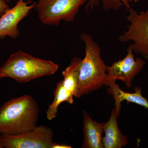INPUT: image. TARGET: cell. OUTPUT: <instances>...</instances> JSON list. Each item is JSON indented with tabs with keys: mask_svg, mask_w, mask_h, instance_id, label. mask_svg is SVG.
Segmentation results:
<instances>
[{
	"mask_svg": "<svg viewBox=\"0 0 148 148\" xmlns=\"http://www.w3.org/2000/svg\"><path fill=\"white\" fill-rule=\"evenodd\" d=\"M80 38L84 42L85 55L80 67L77 98L107 86L108 81L107 66L101 58L99 45L89 34L82 33Z\"/></svg>",
	"mask_w": 148,
	"mask_h": 148,
	"instance_id": "2",
	"label": "cell"
},
{
	"mask_svg": "<svg viewBox=\"0 0 148 148\" xmlns=\"http://www.w3.org/2000/svg\"><path fill=\"white\" fill-rule=\"evenodd\" d=\"M142 1V0H128L129 3L131 2H137L140 1Z\"/></svg>",
	"mask_w": 148,
	"mask_h": 148,
	"instance_id": "17",
	"label": "cell"
},
{
	"mask_svg": "<svg viewBox=\"0 0 148 148\" xmlns=\"http://www.w3.org/2000/svg\"><path fill=\"white\" fill-rule=\"evenodd\" d=\"M72 147L70 146L66 145H60L57 143H54L51 148H71Z\"/></svg>",
	"mask_w": 148,
	"mask_h": 148,
	"instance_id": "16",
	"label": "cell"
},
{
	"mask_svg": "<svg viewBox=\"0 0 148 148\" xmlns=\"http://www.w3.org/2000/svg\"><path fill=\"white\" fill-rule=\"evenodd\" d=\"M58 68V65L53 61L40 59L18 51L12 54L0 68V73L3 78L10 77L17 82L26 83L53 75Z\"/></svg>",
	"mask_w": 148,
	"mask_h": 148,
	"instance_id": "3",
	"label": "cell"
},
{
	"mask_svg": "<svg viewBox=\"0 0 148 148\" xmlns=\"http://www.w3.org/2000/svg\"><path fill=\"white\" fill-rule=\"evenodd\" d=\"M38 1H40V0H38Z\"/></svg>",
	"mask_w": 148,
	"mask_h": 148,
	"instance_id": "21",
	"label": "cell"
},
{
	"mask_svg": "<svg viewBox=\"0 0 148 148\" xmlns=\"http://www.w3.org/2000/svg\"><path fill=\"white\" fill-rule=\"evenodd\" d=\"M128 11L127 19L130 24L127 31L120 36L119 40L122 42L133 41L130 45L133 52L148 61V8L140 13L131 8Z\"/></svg>",
	"mask_w": 148,
	"mask_h": 148,
	"instance_id": "5",
	"label": "cell"
},
{
	"mask_svg": "<svg viewBox=\"0 0 148 148\" xmlns=\"http://www.w3.org/2000/svg\"><path fill=\"white\" fill-rule=\"evenodd\" d=\"M39 108L32 96L14 98L0 108V133L16 135L36 127Z\"/></svg>",
	"mask_w": 148,
	"mask_h": 148,
	"instance_id": "1",
	"label": "cell"
},
{
	"mask_svg": "<svg viewBox=\"0 0 148 148\" xmlns=\"http://www.w3.org/2000/svg\"><path fill=\"white\" fill-rule=\"evenodd\" d=\"M82 60L81 58L74 57L69 66L62 73L64 77L62 81L64 86L75 97L77 92Z\"/></svg>",
	"mask_w": 148,
	"mask_h": 148,
	"instance_id": "12",
	"label": "cell"
},
{
	"mask_svg": "<svg viewBox=\"0 0 148 148\" xmlns=\"http://www.w3.org/2000/svg\"><path fill=\"white\" fill-rule=\"evenodd\" d=\"M83 115L84 140L82 148H104L102 135L104 123L93 121L86 111H84Z\"/></svg>",
	"mask_w": 148,
	"mask_h": 148,
	"instance_id": "9",
	"label": "cell"
},
{
	"mask_svg": "<svg viewBox=\"0 0 148 148\" xmlns=\"http://www.w3.org/2000/svg\"><path fill=\"white\" fill-rule=\"evenodd\" d=\"M2 78H3L2 76L1 75V73H0V79Z\"/></svg>",
	"mask_w": 148,
	"mask_h": 148,
	"instance_id": "20",
	"label": "cell"
},
{
	"mask_svg": "<svg viewBox=\"0 0 148 148\" xmlns=\"http://www.w3.org/2000/svg\"><path fill=\"white\" fill-rule=\"evenodd\" d=\"M1 133H0V148H4V147H3L1 141Z\"/></svg>",
	"mask_w": 148,
	"mask_h": 148,
	"instance_id": "18",
	"label": "cell"
},
{
	"mask_svg": "<svg viewBox=\"0 0 148 148\" xmlns=\"http://www.w3.org/2000/svg\"><path fill=\"white\" fill-rule=\"evenodd\" d=\"M118 117L114 108L113 109L108 121L104 123V148H121L128 144L127 137L123 134L118 127Z\"/></svg>",
	"mask_w": 148,
	"mask_h": 148,
	"instance_id": "10",
	"label": "cell"
},
{
	"mask_svg": "<svg viewBox=\"0 0 148 148\" xmlns=\"http://www.w3.org/2000/svg\"><path fill=\"white\" fill-rule=\"evenodd\" d=\"M5 1L7 3H8L10 2L11 0H5Z\"/></svg>",
	"mask_w": 148,
	"mask_h": 148,
	"instance_id": "19",
	"label": "cell"
},
{
	"mask_svg": "<svg viewBox=\"0 0 148 148\" xmlns=\"http://www.w3.org/2000/svg\"><path fill=\"white\" fill-rule=\"evenodd\" d=\"M87 0H40L34 8L45 25L57 26L61 21L71 22Z\"/></svg>",
	"mask_w": 148,
	"mask_h": 148,
	"instance_id": "4",
	"label": "cell"
},
{
	"mask_svg": "<svg viewBox=\"0 0 148 148\" xmlns=\"http://www.w3.org/2000/svg\"><path fill=\"white\" fill-rule=\"evenodd\" d=\"M31 2L18 0L12 8H10L0 18V38L6 36L15 39L20 34L18 24L34 8L36 3L29 5Z\"/></svg>",
	"mask_w": 148,
	"mask_h": 148,
	"instance_id": "8",
	"label": "cell"
},
{
	"mask_svg": "<svg viewBox=\"0 0 148 148\" xmlns=\"http://www.w3.org/2000/svg\"><path fill=\"white\" fill-rule=\"evenodd\" d=\"M108 86V91L109 93L113 95L114 99L115 110L118 117L120 112L121 102L124 101L135 103L148 109V101L142 95L141 88L136 87L135 88V92L130 93L125 92L121 89L119 86L116 84L115 82L111 83Z\"/></svg>",
	"mask_w": 148,
	"mask_h": 148,
	"instance_id": "11",
	"label": "cell"
},
{
	"mask_svg": "<svg viewBox=\"0 0 148 148\" xmlns=\"http://www.w3.org/2000/svg\"><path fill=\"white\" fill-rule=\"evenodd\" d=\"M127 54L122 60L113 63L107 67L108 75V85L120 80L125 84L127 87L132 86V80L143 69L146 62L142 58H134L133 51L130 45L127 48Z\"/></svg>",
	"mask_w": 148,
	"mask_h": 148,
	"instance_id": "7",
	"label": "cell"
},
{
	"mask_svg": "<svg viewBox=\"0 0 148 148\" xmlns=\"http://www.w3.org/2000/svg\"><path fill=\"white\" fill-rule=\"evenodd\" d=\"M10 8L5 0H0V16L3 15Z\"/></svg>",
	"mask_w": 148,
	"mask_h": 148,
	"instance_id": "15",
	"label": "cell"
},
{
	"mask_svg": "<svg viewBox=\"0 0 148 148\" xmlns=\"http://www.w3.org/2000/svg\"><path fill=\"white\" fill-rule=\"evenodd\" d=\"M53 95L54 100L46 112L49 120H52L56 117L58 107L63 102H66L70 104L73 103V94L65 87L62 80L56 84Z\"/></svg>",
	"mask_w": 148,
	"mask_h": 148,
	"instance_id": "13",
	"label": "cell"
},
{
	"mask_svg": "<svg viewBox=\"0 0 148 148\" xmlns=\"http://www.w3.org/2000/svg\"><path fill=\"white\" fill-rule=\"evenodd\" d=\"M101 3L103 5V9L106 11L111 10H118L123 6L127 10L131 8L128 0H87L86 11L90 12L95 8L100 5Z\"/></svg>",
	"mask_w": 148,
	"mask_h": 148,
	"instance_id": "14",
	"label": "cell"
},
{
	"mask_svg": "<svg viewBox=\"0 0 148 148\" xmlns=\"http://www.w3.org/2000/svg\"><path fill=\"white\" fill-rule=\"evenodd\" d=\"M53 132L50 127L41 125L16 135H1L4 148H51L54 145Z\"/></svg>",
	"mask_w": 148,
	"mask_h": 148,
	"instance_id": "6",
	"label": "cell"
}]
</instances>
